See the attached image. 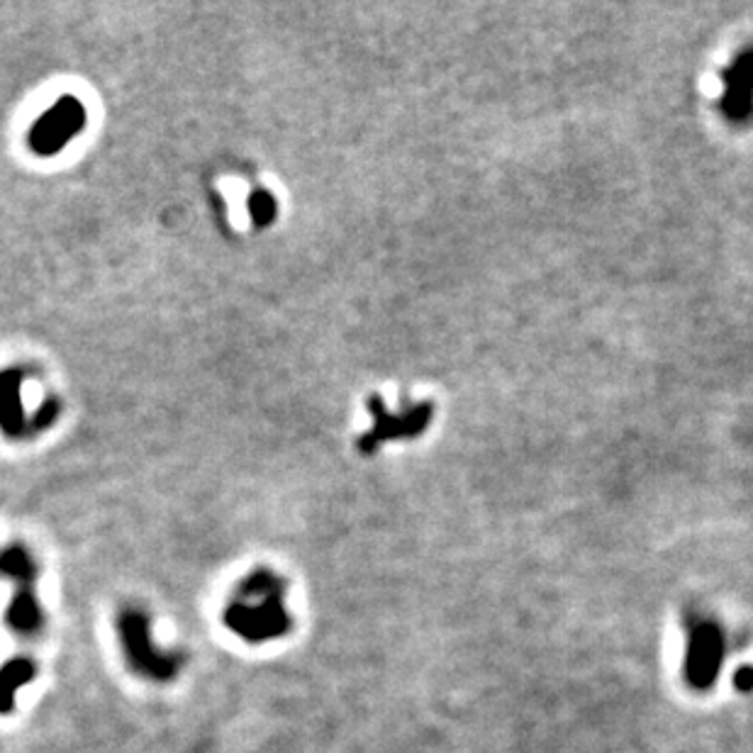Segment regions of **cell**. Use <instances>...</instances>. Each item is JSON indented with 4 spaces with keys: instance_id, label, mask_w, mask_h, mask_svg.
Listing matches in <instances>:
<instances>
[{
    "instance_id": "obj_5",
    "label": "cell",
    "mask_w": 753,
    "mask_h": 753,
    "mask_svg": "<svg viewBox=\"0 0 753 753\" xmlns=\"http://www.w3.org/2000/svg\"><path fill=\"white\" fill-rule=\"evenodd\" d=\"M10 622H12V627H18L22 632H32L37 624H40V607H37L32 597L22 595L16 600V603H12Z\"/></svg>"
},
{
    "instance_id": "obj_2",
    "label": "cell",
    "mask_w": 753,
    "mask_h": 753,
    "mask_svg": "<svg viewBox=\"0 0 753 753\" xmlns=\"http://www.w3.org/2000/svg\"><path fill=\"white\" fill-rule=\"evenodd\" d=\"M724 110L730 120L742 122L753 110V49L734 61L732 71L726 73Z\"/></svg>"
},
{
    "instance_id": "obj_1",
    "label": "cell",
    "mask_w": 753,
    "mask_h": 753,
    "mask_svg": "<svg viewBox=\"0 0 753 753\" xmlns=\"http://www.w3.org/2000/svg\"><path fill=\"white\" fill-rule=\"evenodd\" d=\"M278 617L280 612L271 597L269 583H251L247 597L229 610L227 622L247 640H261V636H271L276 632Z\"/></svg>"
},
{
    "instance_id": "obj_4",
    "label": "cell",
    "mask_w": 753,
    "mask_h": 753,
    "mask_svg": "<svg viewBox=\"0 0 753 753\" xmlns=\"http://www.w3.org/2000/svg\"><path fill=\"white\" fill-rule=\"evenodd\" d=\"M30 675H32V668L24 661L12 663V666H8L3 673H0V710L10 705L12 693H16L22 683H28Z\"/></svg>"
},
{
    "instance_id": "obj_6",
    "label": "cell",
    "mask_w": 753,
    "mask_h": 753,
    "mask_svg": "<svg viewBox=\"0 0 753 753\" xmlns=\"http://www.w3.org/2000/svg\"><path fill=\"white\" fill-rule=\"evenodd\" d=\"M3 568L10 573V576H16V578H28L30 576V561L24 558L22 552H10L6 554L3 558Z\"/></svg>"
},
{
    "instance_id": "obj_3",
    "label": "cell",
    "mask_w": 753,
    "mask_h": 753,
    "mask_svg": "<svg viewBox=\"0 0 753 753\" xmlns=\"http://www.w3.org/2000/svg\"><path fill=\"white\" fill-rule=\"evenodd\" d=\"M122 632H125V642L127 648H130V656L139 663V666H147L151 673L166 675L171 668L166 666L157 658V651L149 646V632H147V622L137 615H130L122 620Z\"/></svg>"
}]
</instances>
